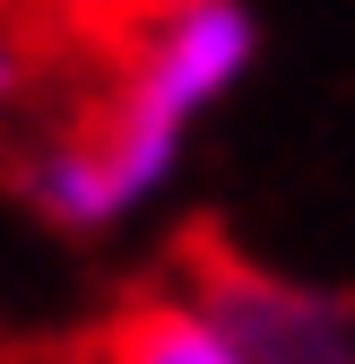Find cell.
Segmentation results:
<instances>
[{"label":"cell","mask_w":355,"mask_h":364,"mask_svg":"<svg viewBox=\"0 0 355 364\" xmlns=\"http://www.w3.org/2000/svg\"><path fill=\"white\" fill-rule=\"evenodd\" d=\"M260 61L251 0H148L113 96L18 156V200L61 235L130 225L191 156L200 113H217Z\"/></svg>","instance_id":"6da1fadb"},{"label":"cell","mask_w":355,"mask_h":364,"mask_svg":"<svg viewBox=\"0 0 355 364\" xmlns=\"http://www.w3.org/2000/svg\"><path fill=\"white\" fill-rule=\"evenodd\" d=\"M191 312L234 347V364H355V295L286 278L234 243L200 235L173 269Z\"/></svg>","instance_id":"7a4b0ae2"},{"label":"cell","mask_w":355,"mask_h":364,"mask_svg":"<svg viewBox=\"0 0 355 364\" xmlns=\"http://www.w3.org/2000/svg\"><path fill=\"white\" fill-rule=\"evenodd\" d=\"M104 364H234V347L191 312L182 287H139L104 321Z\"/></svg>","instance_id":"3957f363"},{"label":"cell","mask_w":355,"mask_h":364,"mask_svg":"<svg viewBox=\"0 0 355 364\" xmlns=\"http://www.w3.org/2000/svg\"><path fill=\"white\" fill-rule=\"evenodd\" d=\"M18 87H26V53H18V35L0 26V113L18 105Z\"/></svg>","instance_id":"277c9868"}]
</instances>
